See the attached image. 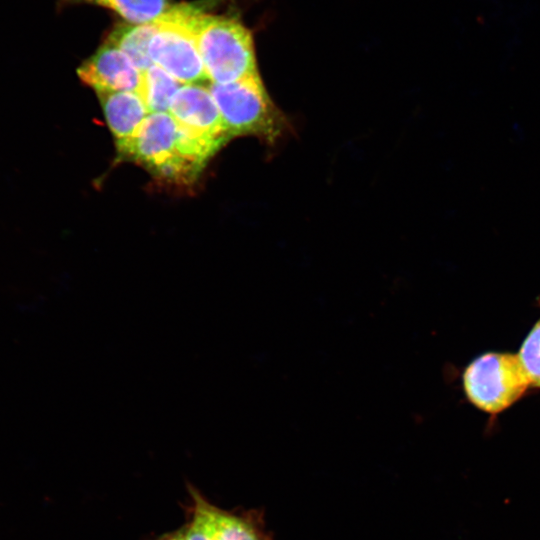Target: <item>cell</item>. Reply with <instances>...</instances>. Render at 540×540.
Returning <instances> with one entry per match:
<instances>
[{"label": "cell", "mask_w": 540, "mask_h": 540, "mask_svg": "<svg viewBox=\"0 0 540 540\" xmlns=\"http://www.w3.org/2000/svg\"><path fill=\"white\" fill-rule=\"evenodd\" d=\"M196 37L211 83L225 84L260 75L253 32L236 16L202 11L196 22Z\"/></svg>", "instance_id": "cell-2"}, {"label": "cell", "mask_w": 540, "mask_h": 540, "mask_svg": "<svg viewBox=\"0 0 540 540\" xmlns=\"http://www.w3.org/2000/svg\"><path fill=\"white\" fill-rule=\"evenodd\" d=\"M230 139L253 136L270 147L293 132L289 117L276 105L260 75L209 85Z\"/></svg>", "instance_id": "cell-1"}, {"label": "cell", "mask_w": 540, "mask_h": 540, "mask_svg": "<svg viewBox=\"0 0 540 540\" xmlns=\"http://www.w3.org/2000/svg\"><path fill=\"white\" fill-rule=\"evenodd\" d=\"M168 112L180 127L193 134L221 145L230 140L209 88L197 83L182 85Z\"/></svg>", "instance_id": "cell-6"}, {"label": "cell", "mask_w": 540, "mask_h": 540, "mask_svg": "<svg viewBox=\"0 0 540 540\" xmlns=\"http://www.w3.org/2000/svg\"><path fill=\"white\" fill-rule=\"evenodd\" d=\"M196 513L202 518L213 540H259L252 527L198 499Z\"/></svg>", "instance_id": "cell-12"}, {"label": "cell", "mask_w": 540, "mask_h": 540, "mask_svg": "<svg viewBox=\"0 0 540 540\" xmlns=\"http://www.w3.org/2000/svg\"><path fill=\"white\" fill-rule=\"evenodd\" d=\"M177 540H213L200 515L195 512L193 521L187 529L176 536Z\"/></svg>", "instance_id": "cell-14"}, {"label": "cell", "mask_w": 540, "mask_h": 540, "mask_svg": "<svg viewBox=\"0 0 540 540\" xmlns=\"http://www.w3.org/2000/svg\"><path fill=\"white\" fill-rule=\"evenodd\" d=\"M85 3L109 9L128 23L153 22L172 7L170 0H59V5Z\"/></svg>", "instance_id": "cell-11"}, {"label": "cell", "mask_w": 540, "mask_h": 540, "mask_svg": "<svg viewBox=\"0 0 540 540\" xmlns=\"http://www.w3.org/2000/svg\"><path fill=\"white\" fill-rule=\"evenodd\" d=\"M81 81L98 94L137 92L142 71L116 46L105 41L78 67Z\"/></svg>", "instance_id": "cell-7"}, {"label": "cell", "mask_w": 540, "mask_h": 540, "mask_svg": "<svg viewBox=\"0 0 540 540\" xmlns=\"http://www.w3.org/2000/svg\"><path fill=\"white\" fill-rule=\"evenodd\" d=\"M177 138L178 125L169 112L150 113L119 155L145 166L161 179L189 183L203 167L179 152Z\"/></svg>", "instance_id": "cell-4"}, {"label": "cell", "mask_w": 540, "mask_h": 540, "mask_svg": "<svg viewBox=\"0 0 540 540\" xmlns=\"http://www.w3.org/2000/svg\"><path fill=\"white\" fill-rule=\"evenodd\" d=\"M181 83L156 64L142 71L138 94L149 113L168 112Z\"/></svg>", "instance_id": "cell-10"}, {"label": "cell", "mask_w": 540, "mask_h": 540, "mask_svg": "<svg viewBox=\"0 0 540 540\" xmlns=\"http://www.w3.org/2000/svg\"><path fill=\"white\" fill-rule=\"evenodd\" d=\"M157 30L156 22L142 24L120 23L108 34L106 41L120 49L140 70L153 63L149 56V45Z\"/></svg>", "instance_id": "cell-9"}, {"label": "cell", "mask_w": 540, "mask_h": 540, "mask_svg": "<svg viewBox=\"0 0 540 540\" xmlns=\"http://www.w3.org/2000/svg\"><path fill=\"white\" fill-rule=\"evenodd\" d=\"M98 95L120 154L131 143L150 113L137 92L124 91Z\"/></svg>", "instance_id": "cell-8"}, {"label": "cell", "mask_w": 540, "mask_h": 540, "mask_svg": "<svg viewBox=\"0 0 540 540\" xmlns=\"http://www.w3.org/2000/svg\"><path fill=\"white\" fill-rule=\"evenodd\" d=\"M517 356L529 384L540 387V320L525 338Z\"/></svg>", "instance_id": "cell-13"}, {"label": "cell", "mask_w": 540, "mask_h": 540, "mask_svg": "<svg viewBox=\"0 0 540 540\" xmlns=\"http://www.w3.org/2000/svg\"><path fill=\"white\" fill-rule=\"evenodd\" d=\"M202 11L199 5L178 3L155 20L157 30L149 45L150 59L181 84H199L208 79L196 37V22Z\"/></svg>", "instance_id": "cell-3"}, {"label": "cell", "mask_w": 540, "mask_h": 540, "mask_svg": "<svg viewBox=\"0 0 540 540\" xmlns=\"http://www.w3.org/2000/svg\"><path fill=\"white\" fill-rule=\"evenodd\" d=\"M517 355L490 352L475 358L463 373L469 401L487 413H499L517 401L529 386Z\"/></svg>", "instance_id": "cell-5"}, {"label": "cell", "mask_w": 540, "mask_h": 540, "mask_svg": "<svg viewBox=\"0 0 540 540\" xmlns=\"http://www.w3.org/2000/svg\"><path fill=\"white\" fill-rule=\"evenodd\" d=\"M169 540H177V538H176V536H175V537H173V538H171V539H169Z\"/></svg>", "instance_id": "cell-15"}]
</instances>
